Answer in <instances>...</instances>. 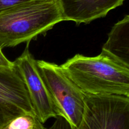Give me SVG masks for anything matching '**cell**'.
Segmentation results:
<instances>
[{"label": "cell", "instance_id": "cell-1", "mask_svg": "<svg viewBox=\"0 0 129 129\" xmlns=\"http://www.w3.org/2000/svg\"><path fill=\"white\" fill-rule=\"evenodd\" d=\"M61 67L84 94L129 97V69L103 51L94 57L77 54Z\"/></svg>", "mask_w": 129, "mask_h": 129}, {"label": "cell", "instance_id": "cell-2", "mask_svg": "<svg viewBox=\"0 0 129 129\" xmlns=\"http://www.w3.org/2000/svg\"><path fill=\"white\" fill-rule=\"evenodd\" d=\"M63 21L57 0L24 5L0 13V48L28 42Z\"/></svg>", "mask_w": 129, "mask_h": 129}, {"label": "cell", "instance_id": "cell-3", "mask_svg": "<svg viewBox=\"0 0 129 129\" xmlns=\"http://www.w3.org/2000/svg\"><path fill=\"white\" fill-rule=\"evenodd\" d=\"M37 64L57 115L65 118L73 128L76 129L84 114V93L68 77L61 66L44 60H37Z\"/></svg>", "mask_w": 129, "mask_h": 129}, {"label": "cell", "instance_id": "cell-4", "mask_svg": "<svg viewBox=\"0 0 129 129\" xmlns=\"http://www.w3.org/2000/svg\"><path fill=\"white\" fill-rule=\"evenodd\" d=\"M84 95V114L76 129H129V97Z\"/></svg>", "mask_w": 129, "mask_h": 129}, {"label": "cell", "instance_id": "cell-5", "mask_svg": "<svg viewBox=\"0 0 129 129\" xmlns=\"http://www.w3.org/2000/svg\"><path fill=\"white\" fill-rule=\"evenodd\" d=\"M26 113L34 111L20 72L15 65L0 67V126Z\"/></svg>", "mask_w": 129, "mask_h": 129}, {"label": "cell", "instance_id": "cell-6", "mask_svg": "<svg viewBox=\"0 0 129 129\" xmlns=\"http://www.w3.org/2000/svg\"><path fill=\"white\" fill-rule=\"evenodd\" d=\"M14 64L20 72L28 92L34 113L44 123L50 118L57 116L47 88L38 69L37 60L26 47Z\"/></svg>", "mask_w": 129, "mask_h": 129}, {"label": "cell", "instance_id": "cell-7", "mask_svg": "<svg viewBox=\"0 0 129 129\" xmlns=\"http://www.w3.org/2000/svg\"><path fill=\"white\" fill-rule=\"evenodd\" d=\"M125 0H57L63 21L89 24L105 17Z\"/></svg>", "mask_w": 129, "mask_h": 129}, {"label": "cell", "instance_id": "cell-8", "mask_svg": "<svg viewBox=\"0 0 129 129\" xmlns=\"http://www.w3.org/2000/svg\"><path fill=\"white\" fill-rule=\"evenodd\" d=\"M102 51L129 69V15L113 25Z\"/></svg>", "mask_w": 129, "mask_h": 129}, {"label": "cell", "instance_id": "cell-9", "mask_svg": "<svg viewBox=\"0 0 129 129\" xmlns=\"http://www.w3.org/2000/svg\"><path fill=\"white\" fill-rule=\"evenodd\" d=\"M0 129H45L34 113L18 115L0 126Z\"/></svg>", "mask_w": 129, "mask_h": 129}, {"label": "cell", "instance_id": "cell-10", "mask_svg": "<svg viewBox=\"0 0 129 129\" xmlns=\"http://www.w3.org/2000/svg\"><path fill=\"white\" fill-rule=\"evenodd\" d=\"M48 1L50 0H0V13L24 5Z\"/></svg>", "mask_w": 129, "mask_h": 129}, {"label": "cell", "instance_id": "cell-11", "mask_svg": "<svg viewBox=\"0 0 129 129\" xmlns=\"http://www.w3.org/2000/svg\"><path fill=\"white\" fill-rule=\"evenodd\" d=\"M45 129H73L69 121L61 116H57L55 118L54 123L48 128Z\"/></svg>", "mask_w": 129, "mask_h": 129}, {"label": "cell", "instance_id": "cell-12", "mask_svg": "<svg viewBox=\"0 0 129 129\" xmlns=\"http://www.w3.org/2000/svg\"><path fill=\"white\" fill-rule=\"evenodd\" d=\"M15 65L13 62L10 61L5 56L0 48V67H12Z\"/></svg>", "mask_w": 129, "mask_h": 129}]
</instances>
